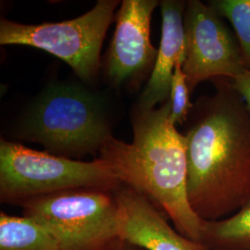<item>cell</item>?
Returning <instances> with one entry per match:
<instances>
[{
    "label": "cell",
    "mask_w": 250,
    "mask_h": 250,
    "mask_svg": "<svg viewBox=\"0 0 250 250\" xmlns=\"http://www.w3.org/2000/svg\"><path fill=\"white\" fill-rule=\"evenodd\" d=\"M198 100L187 133L188 196L194 212L212 222L250 200V114L230 79Z\"/></svg>",
    "instance_id": "6da1fadb"
},
{
    "label": "cell",
    "mask_w": 250,
    "mask_h": 250,
    "mask_svg": "<svg viewBox=\"0 0 250 250\" xmlns=\"http://www.w3.org/2000/svg\"><path fill=\"white\" fill-rule=\"evenodd\" d=\"M170 114V99L159 107L139 110L133 123V142L110 136L100 148V159L122 184L161 207L179 232L201 242L204 221L188 201L187 140L171 124Z\"/></svg>",
    "instance_id": "7a4b0ae2"
},
{
    "label": "cell",
    "mask_w": 250,
    "mask_h": 250,
    "mask_svg": "<svg viewBox=\"0 0 250 250\" xmlns=\"http://www.w3.org/2000/svg\"><path fill=\"white\" fill-rule=\"evenodd\" d=\"M122 183L107 161L71 160L1 139L0 199L21 206L36 197L77 189L114 190Z\"/></svg>",
    "instance_id": "3957f363"
},
{
    "label": "cell",
    "mask_w": 250,
    "mask_h": 250,
    "mask_svg": "<svg viewBox=\"0 0 250 250\" xmlns=\"http://www.w3.org/2000/svg\"><path fill=\"white\" fill-rule=\"evenodd\" d=\"M24 132L27 139L66 158L100 151L111 136L99 99L73 84L45 90L30 110Z\"/></svg>",
    "instance_id": "277c9868"
},
{
    "label": "cell",
    "mask_w": 250,
    "mask_h": 250,
    "mask_svg": "<svg viewBox=\"0 0 250 250\" xmlns=\"http://www.w3.org/2000/svg\"><path fill=\"white\" fill-rule=\"evenodd\" d=\"M114 190L77 188L23 203V215L42 224L63 250H107L120 241Z\"/></svg>",
    "instance_id": "5b68a950"
},
{
    "label": "cell",
    "mask_w": 250,
    "mask_h": 250,
    "mask_svg": "<svg viewBox=\"0 0 250 250\" xmlns=\"http://www.w3.org/2000/svg\"><path fill=\"white\" fill-rule=\"evenodd\" d=\"M118 4L99 0L83 15L62 22L31 25L1 19L0 44L45 50L72 67L82 80H92L99 71L103 40Z\"/></svg>",
    "instance_id": "8992f818"
},
{
    "label": "cell",
    "mask_w": 250,
    "mask_h": 250,
    "mask_svg": "<svg viewBox=\"0 0 250 250\" xmlns=\"http://www.w3.org/2000/svg\"><path fill=\"white\" fill-rule=\"evenodd\" d=\"M184 26L186 59L183 71L190 92L201 82L232 80L247 70L236 37L209 4L188 1Z\"/></svg>",
    "instance_id": "52a82bcc"
},
{
    "label": "cell",
    "mask_w": 250,
    "mask_h": 250,
    "mask_svg": "<svg viewBox=\"0 0 250 250\" xmlns=\"http://www.w3.org/2000/svg\"><path fill=\"white\" fill-rule=\"evenodd\" d=\"M156 0H125L107 59L108 78L116 85L138 75L155 63L158 55L150 41V22Z\"/></svg>",
    "instance_id": "ba28073f"
},
{
    "label": "cell",
    "mask_w": 250,
    "mask_h": 250,
    "mask_svg": "<svg viewBox=\"0 0 250 250\" xmlns=\"http://www.w3.org/2000/svg\"><path fill=\"white\" fill-rule=\"evenodd\" d=\"M123 241L144 250H210L171 227L148 197L122 184L114 189Z\"/></svg>",
    "instance_id": "9c48e42d"
},
{
    "label": "cell",
    "mask_w": 250,
    "mask_h": 250,
    "mask_svg": "<svg viewBox=\"0 0 250 250\" xmlns=\"http://www.w3.org/2000/svg\"><path fill=\"white\" fill-rule=\"evenodd\" d=\"M162 34L151 76L139 100V110H150L170 99L175 66L186 59L184 14L186 4L176 0L161 1Z\"/></svg>",
    "instance_id": "30bf717a"
},
{
    "label": "cell",
    "mask_w": 250,
    "mask_h": 250,
    "mask_svg": "<svg viewBox=\"0 0 250 250\" xmlns=\"http://www.w3.org/2000/svg\"><path fill=\"white\" fill-rule=\"evenodd\" d=\"M0 250H63L53 234L27 216L0 213Z\"/></svg>",
    "instance_id": "8fae6325"
},
{
    "label": "cell",
    "mask_w": 250,
    "mask_h": 250,
    "mask_svg": "<svg viewBox=\"0 0 250 250\" xmlns=\"http://www.w3.org/2000/svg\"><path fill=\"white\" fill-rule=\"evenodd\" d=\"M201 243L210 250H250V200L224 219L204 221Z\"/></svg>",
    "instance_id": "7c38bea8"
},
{
    "label": "cell",
    "mask_w": 250,
    "mask_h": 250,
    "mask_svg": "<svg viewBox=\"0 0 250 250\" xmlns=\"http://www.w3.org/2000/svg\"><path fill=\"white\" fill-rule=\"evenodd\" d=\"M209 5L231 22L245 67L250 70V0H215Z\"/></svg>",
    "instance_id": "4fadbf2b"
},
{
    "label": "cell",
    "mask_w": 250,
    "mask_h": 250,
    "mask_svg": "<svg viewBox=\"0 0 250 250\" xmlns=\"http://www.w3.org/2000/svg\"><path fill=\"white\" fill-rule=\"evenodd\" d=\"M189 95L190 89L183 71V63L178 62L174 69L170 86V121L172 125H182L187 122L193 107Z\"/></svg>",
    "instance_id": "5bb4252c"
},
{
    "label": "cell",
    "mask_w": 250,
    "mask_h": 250,
    "mask_svg": "<svg viewBox=\"0 0 250 250\" xmlns=\"http://www.w3.org/2000/svg\"><path fill=\"white\" fill-rule=\"evenodd\" d=\"M231 81L232 87L244 100L250 114V70H245Z\"/></svg>",
    "instance_id": "9a60e30c"
},
{
    "label": "cell",
    "mask_w": 250,
    "mask_h": 250,
    "mask_svg": "<svg viewBox=\"0 0 250 250\" xmlns=\"http://www.w3.org/2000/svg\"><path fill=\"white\" fill-rule=\"evenodd\" d=\"M107 250H144L138 247H135L132 244H129L127 242L120 240L117 242L116 244H114L112 247H110Z\"/></svg>",
    "instance_id": "2e32d148"
}]
</instances>
